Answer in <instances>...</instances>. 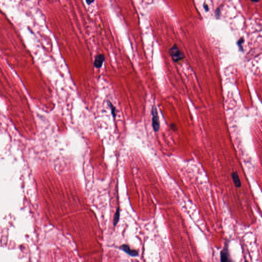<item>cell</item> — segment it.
<instances>
[{"label": "cell", "mask_w": 262, "mask_h": 262, "mask_svg": "<svg viewBox=\"0 0 262 262\" xmlns=\"http://www.w3.org/2000/svg\"><path fill=\"white\" fill-rule=\"evenodd\" d=\"M94 2V1H86V3H87L88 5H90L91 4V3H92Z\"/></svg>", "instance_id": "obj_10"}, {"label": "cell", "mask_w": 262, "mask_h": 262, "mask_svg": "<svg viewBox=\"0 0 262 262\" xmlns=\"http://www.w3.org/2000/svg\"><path fill=\"white\" fill-rule=\"evenodd\" d=\"M220 260L221 262H233L230 255L227 243L225 244L224 247L220 252Z\"/></svg>", "instance_id": "obj_3"}, {"label": "cell", "mask_w": 262, "mask_h": 262, "mask_svg": "<svg viewBox=\"0 0 262 262\" xmlns=\"http://www.w3.org/2000/svg\"><path fill=\"white\" fill-rule=\"evenodd\" d=\"M119 217H120V210H119V207H118L117 209L116 210V212H115L114 217V219H113V225L115 227L118 223L119 220Z\"/></svg>", "instance_id": "obj_7"}, {"label": "cell", "mask_w": 262, "mask_h": 262, "mask_svg": "<svg viewBox=\"0 0 262 262\" xmlns=\"http://www.w3.org/2000/svg\"><path fill=\"white\" fill-rule=\"evenodd\" d=\"M204 9H205V10L206 11H208V10H209V9H208V6H207V5H206L205 4H204Z\"/></svg>", "instance_id": "obj_11"}, {"label": "cell", "mask_w": 262, "mask_h": 262, "mask_svg": "<svg viewBox=\"0 0 262 262\" xmlns=\"http://www.w3.org/2000/svg\"><path fill=\"white\" fill-rule=\"evenodd\" d=\"M107 105H109V107L111 108V112H112V114L113 117H115V116H116V108H115V107L113 105L112 103L110 102V101H107Z\"/></svg>", "instance_id": "obj_8"}, {"label": "cell", "mask_w": 262, "mask_h": 262, "mask_svg": "<svg viewBox=\"0 0 262 262\" xmlns=\"http://www.w3.org/2000/svg\"><path fill=\"white\" fill-rule=\"evenodd\" d=\"M232 180L233 181L235 186L237 187H240L241 186V182L237 172H233L231 174Z\"/></svg>", "instance_id": "obj_6"}, {"label": "cell", "mask_w": 262, "mask_h": 262, "mask_svg": "<svg viewBox=\"0 0 262 262\" xmlns=\"http://www.w3.org/2000/svg\"><path fill=\"white\" fill-rule=\"evenodd\" d=\"M244 262H248V261H247V260H245V261Z\"/></svg>", "instance_id": "obj_13"}, {"label": "cell", "mask_w": 262, "mask_h": 262, "mask_svg": "<svg viewBox=\"0 0 262 262\" xmlns=\"http://www.w3.org/2000/svg\"><path fill=\"white\" fill-rule=\"evenodd\" d=\"M170 55L175 62H178L184 58V55L182 51L178 47L177 45H174L169 51Z\"/></svg>", "instance_id": "obj_1"}, {"label": "cell", "mask_w": 262, "mask_h": 262, "mask_svg": "<svg viewBox=\"0 0 262 262\" xmlns=\"http://www.w3.org/2000/svg\"><path fill=\"white\" fill-rule=\"evenodd\" d=\"M120 249L122 250L124 252H125L127 255L132 257H136L138 255V252L137 250L131 249L129 245L126 244L122 245L120 247Z\"/></svg>", "instance_id": "obj_4"}, {"label": "cell", "mask_w": 262, "mask_h": 262, "mask_svg": "<svg viewBox=\"0 0 262 262\" xmlns=\"http://www.w3.org/2000/svg\"><path fill=\"white\" fill-rule=\"evenodd\" d=\"M105 60V56L103 54H99L96 55L95 57L94 65L96 68H100L102 67L103 62Z\"/></svg>", "instance_id": "obj_5"}, {"label": "cell", "mask_w": 262, "mask_h": 262, "mask_svg": "<svg viewBox=\"0 0 262 262\" xmlns=\"http://www.w3.org/2000/svg\"><path fill=\"white\" fill-rule=\"evenodd\" d=\"M152 126L155 132H157L160 129V122L158 115L157 110L155 105L153 106L152 109Z\"/></svg>", "instance_id": "obj_2"}, {"label": "cell", "mask_w": 262, "mask_h": 262, "mask_svg": "<svg viewBox=\"0 0 262 262\" xmlns=\"http://www.w3.org/2000/svg\"><path fill=\"white\" fill-rule=\"evenodd\" d=\"M171 127L172 129V130H176V125H171Z\"/></svg>", "instance_id": "obj_12"}, {"label": "cell", "mask_w": 262, "mask_h": 262, "mask_svg": "<svg viewBox=\"0 0 262 262\" xmlns=\"http://www.w3.org/2000/svg\"><path fill=\"white\" fill-rule=\"evenodd\" d=\"M244 38H241L240 40L237 41V45H238V46H239V47L240 49H241V47L242 46V44L244 42Z\"/></svg>", "instance_id": "obj_9"}]
</instances>
